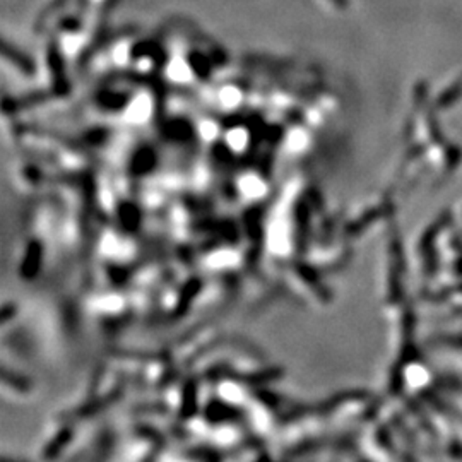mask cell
<instances>
[{"label":"cell","mask_w":462,"mask_h":462,"mask_svg":"<svg viewBox=\"0 0 462 462\" xmlns=\"http://www.w3.org/2000/svg\"><path fill=\"white\" fill-rule=\"evenodd\" d=\"M241 192H243L247 197H258V195L264 194V184H262L261 178H257L255 175H247L243 180L240 182Z\"/></svg>","instance_id":"cell-1"},{"label":"cell","mask_w":462,"mask_h":462,"mask_svg":"<svg viewBox=\"0 0 462 462\" xmlns=\"http://www.w3.org/2000/svg\"><path fill=\"white\" fill-rule=\"evenodd\" d=\"M230 144L233 146V149H236V151L243 149V146L247 144V135H245V132H241V131L231 132Z\"/></svg>","instance_id":"cell-2"}]
</instances>
